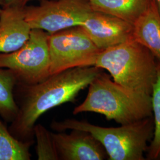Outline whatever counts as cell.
<instances>
[{
  "label": "cell",
  "instance_id": "ffe728a7",
  "mask_svg": "<svg viewBox=\"0 0 160 160\" xmlns=\"http://www.w3.org/2000/svg\"><path fill=\"white\" fill-rule=\"evenodd\" d=\"M1 10H2V8L1 7V6H0V13H1Z\"/></svg>",
  "mask_w": 160,
  "mask_h": 160
},
{
  "label": "cell",
  "instance_id": "277c9868",
  "mask_svg": "<svg viewBox=\"0 0 160 160\" xmlns=\"http://www.w3.org/2000/svg\"><path fill=\"white\" fill-rule=\"evenodd\" d=\"M58 132L78 129L90 133L105 149L110 160H144L148 143L152 139L154 122L152 116L117 128L96 126L86 121L67 119L53 121Z\"/></svg>",
  "mask_w": 160,
  "mask_h": 160
},
{
  "label": "cell",
  "instance_id": "7c38bea8",
  "mask_svg": "<svg viewBox=\"0 0 160 160\" xmlns=\"http://www.w3.org/2000/svg\"><path fill=\"white\" fill-rule=\"evenodd\" d=\"M93 10L103 12L133 24L151 0H88Z\"/></svg>",
  "mask_w": 160,
  "mask_h": 160
},
{
  "label": "cell",
  "instance_id": "4fadbf2b",
  "mask_svg": "<svg viewBox=\"0 0 160 160\" xmlns=\"http://www.w3.org/2000/svg\"><path fill=\"white\" fill-rule=\"evenodd\" d=\"M18 81L9 69L0 68V116L7 122H12L17 116L18 107L14 89Z\"/></svg>",
  "mask_w": 160,
  "mask_h": 160
},
{
  "label": "cell",
  "instance_id": "9c48e42d",
  "mask_svg": "<svg viewBox=\"0 0 160 160\" xmlns=\"http://www.w3.org/2000/svg\"><path fill=\"white\" fill-rule=\"evenodd\" d=\"M59 159L103 160L108 158L103 145L87 132L73 129L69 133H52Z\"/></svg>",
  "mask_w": 160,
  "mask_h": 160
},
{
  "label": "cell",
  "instance_id": "2e32d148",
  "mask_svg": "<svg viewBox=\"0 0 160 160\" xmlns=\"http://www.w3.org/2000/svg\"><path fill=\"white\" fill-rule=\"evenodd\" d=\"M34 137L36 139V152L39 160H59L52 132L41 124L35 125Z\"/></svg>",
  "mask_w": 160,
  "mask_h": 160
},
{
  "label": "cell",
  "instance_id": "6da1fadb",
  "mask_svg": "<svg viewBox=\"0 0 160 160\" xmlns=\"http://www.w3.org/2000/svg\"><path fill=\"white\" fill-rule=\"evenodd\" d=\"M103 69L84 67L51 75L34 84L17 83L14 89L18 111L8 130L17 139L34 142L33 129L40 116L64 103L74 102L81 90L88 87Z\"/></svg>",
  "mask_w": 160,
  "mask_h": 160
},
{
  "label": "cell",
  "instance_id": "30bf717a",
  "mask_svg": "<svg viewBox=\"0 0 160 160\" xmlns=\"http://www.w3.org/2000/svg\"><path fill=\"white\" fill-rule=\"evenodd\" d=\"M24 8L2 7L0 13V53L15 51L29 39L32 28L26 20Z\"/></svg>",
  "mask_w": 160,
  "mask_h": 160
},
{
  "label": "cell",
  "instance_id": "8fae6325",
  "mask_svg": "<svg viewBox=\"0 0 160 160\" xmlns=\"http://www.w3.org/2000/svg\"><path fill=\"white\" fill-rule=\"evenodd\" d=\"M133 28V38L147 48L160 62V14L155 0H151Z\"/></svg>",
  "mask_w": 160,
  "mask_h": 160
},
{
  "label": "cell",
  "instance_id": "5bb4252c",
  "mask_svg": "<svg viewBox=\"0 0 160 160\" xmlns=\"http://www.w3.org/2000/svg\"><path fill=\"white\" fill-rule=\"evenodd\" d=\"M33 143L14 137L0 120V160H30L29 149Z\"/></svg>",
  "mask_w": 160,
  "mask_h": 160
},
{
  "label": "cell",
  "instance_id": "52a82bcc",
  "mask_svg": "<svg viewBox=\"0 0 160 160\" xmlns=\"http://www.w3.org/2000/svg\"><path fill=\"white\" fill-rule=\"evenodd\" d=\"M92 10L88 0H40L38 6L26 7L24 14L32 29L52 34L80 26Z\"/></svg>",
  "mask_w": 160,
  "mask_h": 160
},
{
  "label": "cell",
  "instance_id": "e0dca14e",
  "mask_svg": "<svg viewBox=\"0 0 160 160\" xmlns=\"http://www.w3.org/2000/svg\"><path fill=\"white\" fill-rule=\"evenodd\" d=\"M2 7L14 6V7L24 8L26 7V5L28 2L33 0H2Z\"/></svg>",
  "mask_w": 160,
  "mask_h": 160
},
{
  "label": "cell",
  "instance_id": "ba28073f",
  "mask_svg": "<svg viewBox=\"0 0 160 160\" xmlns=\"http://www.w3.org/2000/svg\"><path fill=\"white\" fill-rule=\"evenodd\" d=\"M80 26L100 50L133 38V24L103 12L92 10Z\"/></svg>",
  "mask_w": 160,
  "mask_h": 160
},
{
  "label": "cell",
  "instance_id": "9a60e30c",
  "mask_svg": "<svg viewBox=\"0 0 160 160\" xmlns=\"http://www.w3.org/2000/svg\"><path fill=\"white\" fill-rule=\"evenodd\" d=\"M157 73L151 94L154 129L150 145L147 149L146 160H160V62L157 61Z\"/></svg>",
  "mask_w": 160,
  "mask_h": 160
},
{
  "label": "cell",
  "instance_id": "7a4b0ae2",
  "mask_svg": "<svg viewBox=\"0 0 160 160\" xmlns=\"http://www.w3.org/2000/svg\"><path fill=\"white\" fill-rule=\"evenodd\" d=\"M82 112L99 113L126 125L152 116L151 96L127 89L102 71L89 84L84 101L72 113Z\"/></svg>",
  "mask_w": 160,
  "mask_h": 160
},
{
  "label": "cell",
  "instance_id": "8992f818",
  "mask_svg": "<svg viewBox=\"0 0 160 160\" xmlns=\"http://www.w3.org/2000/svg\"><path fill=\"white\" fill-rule=\"evenodd\" d=\"M48 45L51 75L77 67H92L102 51L81 26L49 34Z\"/></svg>",
  "mask_w": 160,
  "mask_h": 160
},
{
  "label": "cell",
  "instance_id": "5b68a950",
  "mask_svg": "<svg viewBox=\"0 0 160 160\" xmlns=\"http://www.w3.org/2000/svg\"><path fill=\"white\" fill-rule=\"evenodd\" d=\"M49 34L41 29H32L29 39L20 48L0 53V68L10 69L18 82L34 84L51 75Z\"/></svg>",
  "mask_w": 160,
  "mask_h": 160
},
{
  "label": "cell",
  "instance_id": "d6986e66",
  "mask_svg": "<svg viewBox=\"0 0 160 160\" xmlns=\"http://www.w3.org/2000/svg\"><path fill=\"white\" fill-rule=\"evenodd\" d=\"M0 6H2V1L0 0Z\"/></svg>",
  "mask_w": 160,
  "mask_h": 160
},
{
  "label": "cell",
  "instance_id": "ac0fdd59",
  "mask_svg": "<svg viewBox=\"0 0 160 160\" xmlns=\"http://www.w3.org/2000/svg\"><path fill=\"white\" fill-rule=\"evenodd\" d=\"M156 3H157V5L158 7V11L160 12V0H155Z\"/></svg>",
  "mask_w": 160,
  "mask_h": 160
},
{
  "label": "cell",
  "instance_id": "3957f363",
  "mask_svg": "<svg viewBox=\"0 0 160 160\" xmlns=\"http://www.w3.org/2000/svg\"><path fill=\"white\" fill-rule=\"evenodd\" d=\"M94 67L107 70L115 82L127 89L151 96L157 79V60L133 38L102 50Z\"/></svg>",
  "mask_w": 160,
  "mask_h": 160
}]
</instances>
